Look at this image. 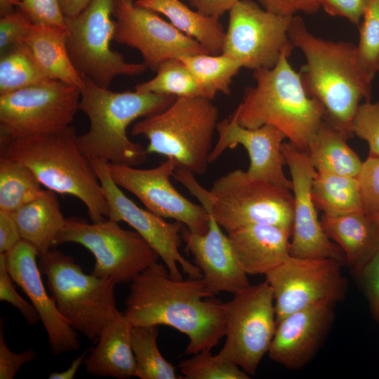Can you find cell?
<instances>
[{"mask_svg":"<svg viewBox=\"0 0 379 379\" xmlns=\"http://www.w3.org/2000/svg\"><path fill=\"white\" fill-rule=\"evenodd\" d=\"M124 315L132 326H171L185 334L186 354L211 350L225 333L223 302L202 278L175 279L155 262L131 282Z\"/></svg>","mask_w":379,"mask_h":379,"instance_id":"cell-1","label":"cell"},{"mask_svg":"<svg viewBox=\"0 0 379 379\" xmlns=\"http://www.w3.org/2000/svg\"><path fill=\"white\" fill-rule=\"evenodd\" d=\"M288 36L304 54L299 72L307 95L323 107L324 119L347 138L361 101H371L372 85L361 73L355 56L356 45L324 39L311 33L298 15L291 20Z\"/></svg>","mask_w":379,"mask_h":379,"instance_id":"cell-2","label":"cell"},{"mask_svg":"<svg viewBox=\"0 0 379 379\" xmlns=\"http://www.w3.org/2000/svg\"><path fill=\"white\" fill-rule=\"evenodd\" d=\"M177 97L136 91L114 92L84 79L79 109L88 118V131L77 136V144L89 160L137 166L147 151L131 140L127 128L135 120L161 112Z\"/></svg>","mask_w":379,"mask_h":379,"instance_id":"cell-3","label":"cell"},{"mask_svg":"<svg viewBox=\"0 0 379 379\" xmlns=\"http://www.w3.org/2000/svg\"><path fill=\"white\" fill-rule=\"evenodd\" d=\"M77 136L70 125L52 133L1 138V157L27 166L48 190L77 197L92 222H100L107 218L108 204L90 160L78 146Z\"/></svg>","mask_w":379,"mask_h":379,"instance_id":"cell-4","label":"cell"},{"mask_svg":"<svg viewBox=\"0 0 379 379\" xmlns=\"http://www.w3.org/2000/svg\"><path fill=\"white\" fill-rule=\"evenodd\" d=\"M289 57L283 54L273 68L253 70L255 85L246 88L235 112L242 126H274L289 142L306 152L325 112L318 101L306 93L300 73L289 63Z\"/></svg>","mask_w":379,"mask_h":379,"instance_id":"cell-5","label":"cell"},{"mask_svg":"<svg viewBox=\"0 0 379 379\" xmlns=\"http://www.w3.org/2000/svg\"><path fill=\"white\" fill-rule=\"evenodd\" d=\"M219 110L205 97H177L165 109L144 117L131 134L148 140L147 154L172 159L194 175L207 171Z\"/></svg>","mask_w":379,"mask_h":379,"instance_id":"cell-6","label":"cell"},{"mask_svg":"<svg viewBox=\"0 0 379 379\" xmlns=\"http://www.w3.org/2000/svg\"><path fill=\"white\" fill-rule=\"evenodd\" d=\"M39 258L41 273L56 306L69 325L91 340L120 312L112 279L86 274L74 259L51 248Z\"/></svg>","mask_w":379,"mask_h":379,"instance_id":"cell-7","label":"cell"},{"mask_svg":"<svg viewBox=\"0 0 379 379\" xmlns=\"http://www.w3.org/2000/svg\"><path fill=\"white\" fill-rule=\"evenodd\" d=\"M227 233L251 225H272L292 233L293 195L291 190L236 169L217 178L199 199Z\"/></svg>","mask_w":379,"mask_h":379,"instance_id":"cell-8","label":"cell"},{"mask_svg":"<svg viewBox=\"0 0 379 379\" xmlns=\"http://www.w3.org/2000/svg\"><path fill=\"white\" fill-rule=\"evenodd\" d=\"M114 2L91 0L78 15L65 18L67 47L74 67L84 79L105 88L117 76H136L147 68L144 63L126 62L112 50Z\"/></svg>","mask_w":379,"mask_h":379,"instance_id":"cell-9","label":"cell"},{"mask_svg":"<svg viewBox=\"0 0 379 379\" xmlns=\"http://www.w3.org/2000/svg\"><path fill=\"white\" fill-rule=\"evenodd\" d=\"M223 308L225 341L217 355L255 375L277 327L272 290L266 281L250 285L223 302Z\"/></svg>","mask_w":379,"mask_h":379,"instance_id":"cell-10","label":"cell"},{"mask_svg":"<svg viewBox=\"0 0 379 379\" xmlns=\"http://www.w3.org/2000/svg\"><path fill=\"white\" fill-rule=\"evenodd\" d=\"M62 243L78 244L90 251L95 259L91 274L112 279L116 284L131 282L159 258L138 232L109 219L88 223L66 218L55 244Z\"/></svg>","mask_w":379,"mask_h":379,"instance_id":"cell-11","label":"cell"},{"mask_svg":"<svg viewBox=\"0 0 379 379\" xmlns=\"http://www.w3.org/2000/svg\"><path fill=\"white\" fill-rule=\"evenodd\" d=\"M81 90L50 79L0 95L1 138L15 139L60 131L79 110Z\"/></svg>","mask_w":379,"mask_h":379,"instance_id":"cell-12","label":"cell"},{"mask_svg":"<svg viewBox=\"0 0 379 379\" xmlns=\"http://www.w3.org/2000/svg\"><path fill=\"white\" fill-rule=\"evenodd\" d=\"M293 16L273 13L253 0H239L229 11L222 53L253 70L273 68L283 54L292 53L288 29Z\"/></svg>","mask_w":379,"mask_h":379,"instance_id":"cell-13","label":"cell"},{"mask_svg":"<svg viewBox=\"0 0 379 379\" xmlns=\"http://www.w3.org/2000/svg\"><path fill=\"white\" fill-rule=\"evenodd\" d=\"M342 265L324 258L290 257L267 273L274 295L277 324L285 317L315 304L335 305L347 292Z\"/></svg>","mask_w":379,"mask_h":379,"instance_id":"cell-14","label":"cell"},{"mask_svg":"<svg viewBox=\"0 0 379 379\" xmlns=\"http://www.w3.org/2000/svg\"><path fill=\"white\" fill-rule=\"evenodd\" d=\"M102 187L108 204L107 219L125 222L138 232L156 251L171 277L183 279L178 266L191 278H201L199 268L186 260L180 252L183 225L178 221L168 222L155 213L143 209L127 197L112 180L107 163L90 160Z\"/></svg>","mask_w":379,"mask_h":379,"instance_id":"cell-15","label":"cell"},{"mask_svg":"<svg viewBox=\"0 0 379 379\" xmlns=\"http://www.w3.org/2000/svg\"><path fill=\"white\" fill-rule=\"evenodd\" d=\"M114 41L137 49L144 64L157 72L166 61L181 56L210 54L196 40L185 34L157 13L128 0H115Z\"/></svg>","mask_w":379,"mask_h":379,"instance_id":"cell-16","label":"cell"},{"mask_svg":"<svg viewBox=\"0 0 379 379\" xmlns=\"http://www.w3.org/2000/svg\"><path fill=\"white\" fill-rule=\"evenodd\" d=\"M114 182L134 194L146 209L166 219L181 222L191 232L204 234L209 225V213L179 193L170 181L177 168L172 159L157 167L141 169L135 166L107 164Z\"/></svg>","mask_w":379,"mask_h":379,"instance_id":"cell-17","label":"cell"},{"mask_svg":"<svg viewBox=\"0 0 379 379\" xmlns=\"http://www.w3.org/2000/svg\"><path fill=\"white\" fill-rule=\"evenodd\" d=\"M281 152L290 171L294 199L290 255L330 258L346 264L345 254L327 236L318 216L312 192L316 170L307 154L291 142H283Z\"/></svg>","mask_w":379,"mask_h":379,"instance_id":"cell-18","label":"cell"},{"mask_svg":"<svg viewBox=\"0 0 379 379\" xmlns=\"http://www.w3.org/2000/svg\"><path fill=\"white\" fill-rule=\"evenodd\" d=\"M5 253L8 271L36 310L52 353L59 355L79 350L78 332L62 316L43 284L36 248L21 239Z\"/></svg>","mask_w":379,"mask_h":379,"instance_id":"cell-19","label":"cell"},{"mask_svg":"<svg viewBox=\"0 0 379 379\" xmlns=\"http://www.w3.org/2000/svg\"><path fill=\"white\" fill-rule=\"evenodd\" d=\"M218 140L213 146L208 161L214 162L227 149L237 145L247 151L250 165L246 171L252 177L292 190V182L285 175V164L281 146L286 135L277 127L265 124L248 128L239 124L236 112L218 121L216 126Z\"/></svg>","mask_w":379,"mask_h":379,"instance_id":"cell-20","label":"cell"},{"mask_svg":"<svg viewBox=\"0 0 379 379\" xmlns=\"http://www.w3.org/2000/svg\"><path fill=\"white\" fill-rule=\"evenodd\" d=\"M334 305L315 304L280 320L267 353L270 358L291 370L300 369L309 364L330 330Z\"/></svg>","mask_w":379,"mask_h":379,"instance_id":"cell-21","label":"cell"},{"mask_svg":"<svg viewBox=\"0 0 379 379\" xmlns=\"http://www.w3.org/2000/svg\"><path fill=\"white\" fill-rule=\"evenodd\" d=\"M182 237L208 290L213 295L220 292L234 295L250 286L248 274L239 263L228 236L211 213L205 234L193 233L183 227Z\"/></svg>","mask_w":379,"mask_h":379,"instance_id":"cell-22","label":"cell"},{"mask_svg":"<svg viewBox=\"0 0 379 379\" xmlns=\"http://www.w3.org/2000/svg\"><path fill=\"white\" fill-rule=\"evenodd\" d=\"M227 236L239 263L248 275H265L291 255V233L276 225H248Z\"/></svg>","mask_w":379,"mask_h":379,"instance_id":"cell-23","label":"cell"},{"mask_svg":"<svg viewBox=\"0 0 379 379\" xmlns=\"http://www.w3.org/2000/svg\"><path fill=\"white\" fill-rule=\"evenodd\" d=\"M132 327L124 314L120 312L102 331L95 346L88 352L84 361L86 373L94 376L121 379L135 377Z\"/></svg>","mask_w":379,"mask_h":379,"instance_id":"cell-24","label":"cell"},{"mask_svg":"<svg viewBox=\"0 0 379 379\" xmlns=\"http://www.w3.org/2000/svg\"><path fill=\"white\" fill-rule=\"evenodd\" d=\"M323 229L343 251L347 265L356 274L379 248V231L364 211L339 216L322 215Z\"/></svg>","mask_w":379,"mask_h":379,"instance_id":"cell-25","label":"cell"},{"mask_svg":"<svg viewBox=\"0 0 379 379\" xmlns=\"http://www.w3.org/2000/svg\"><path fill=\"white\" fill-rule=\"evenodd\" d=\"M23 44L49 79L81 90L84 79L70 60L65 29L31 24Z\"/></svg>","mask_w":379,"mask_h":379,"instance_id":"cell-26","label":"cell"},{"mask_svg":"<svg viewBox=\"0 0 379 379\" xmlns=\"http://www.w3.org/2000/svg\"><path fill=\"white\" fill-rule=\"evenodd\" d=\"M12 213L22 239L36 248L39 257L55 245L66 221L55 192L49 190Z\"/></svg>","mask_w":379,"mask_h":379,"instance_id":"cell-27","label":"cell"},{"mask_svg":"<svg viewBox=\"0 0 379 379\" xmlns=\"http://www.w3.org/2000/svg\"><path fill=\"white\" fill-rule=\"evenodd\" d=\"M134 4L164 15L175 27L196 40L210 54L222 53L225 31L219 18L190 8L180 0H138Z\"/></svg>","mask_w":379,"mask_h":379,"instance_id":"cell-28","label":"cell"},{"mask_svg":"<svg viewBox=\"0 0 379 379\" xmlns=\"http://www.w3.org/2000/svg\"><path fill=\"white\" fill-rule=\"evenodd\" d=\"M347 139L324 119L305 152L316 171L357 177L363 161L347 145Z\"/></svg>","mask_w":379,"mask_h":379,"instance_id":"cell-29","label":"cell"},{"mask_svg":"<svg viewBox=\"0 0 379 379\" xmlns=\"http://www.w3.org/2000/svg\"><path fill=\"white\" fill-rule=\"evenodd\" d=\"M312 197L324 215L339 216L364 211L357 178L316 171Z\"/></svg>","mask_w":379,"mask_h":379,"instance_id":"cell-30","label":"cell"},{"mask_svg":"<svg viewBox=\"0 0 379 379\" xmlns=\"http://www.w3.org/2000/svg\"><path fill=\"white\" fill-rule=\"evenodd\" d=\"M179 59L195 77L206 97L211 100L218 93L230 95L232 79L244 67L241 61L222 53L187 55Z\"/></svg>","mask_w":379,"mask_h":379,"instance_id":"cell-31","label":"cell"},{"mask_svg":"<svg viewBox=\"0 0 379 379\" xmlns=\"http://www.w3.org/2000/svg\"><path fill=\"white\" fill-rule=\"evenodd\" d=\"M27 166L0 157V210L14 211L39 197L44 191Z\"/></svg>","mask_w":379,"mask_h":379,"instance_id":"cell-32","label":"cell"},{"mask_svg":"<svg viewBox=\"0 0 379 379\" xmlns=\"http://www.w3.org/2000/svg\"><path fill=\"white\" fill-rule=\"evenodd\" d=\"M158 326H133L132 348L136 375L140 379H179L175 368L160 352L157 345Z\"/></svg>","mask_w":379,"mask_h":379,"instance_id":"cell-33","label":"cell"},{"mask_svg":"<svg viewBox=\"0 0 379 379\" xmlns=\"http://www.w3.org/2000/svg\"><path fill=\"white\" fill-rule=\"evenodd\" d=\"M50 79L23 43L1 55L0 95Z\"/></svg>","mask_w":379,"mask_h":379,"instance_id":"cell-34","label":"cell"},{"mask_svg":"<svg viewBox=\"0 0 379 379\" xmlns=\"http://www.w3.org/2000/svg\"><path fill=\"white\" fill-rule=\"evenodd\" d=\"M156 72L152 79L136 85L135 91L175 97L206 98L200 84L179 58L166 61Z\"/></svg>","mask_w":379,"mask_h":379,"instance_id":"cell-35","label":"cell"},{"mask_svg":"<svg viewBox=\"0 0 379 379\" xmlns=\"http://www.w3.org/2000/svg\"><path fill=\"white\" fill-rule=\"evenodd\" d=\"M358 27L356 60L365 79L372 84L379 72V0H368Z\"/></svg>","mask_w":379,"mask_h":379,"instance_id":"cell-36","label":"cell"},{"mask_svg":"<svg viewBox=\"0 0 379 379\" xmlns=\"http://www.w3.org/2000/svg\"><path fill=\"white\" fill-rule=\"evenodd\" d=\"M185 379H249L250 375L237 365L213 355L211 350L201 351L179 364Z\"/></svg>","mask_w":379,"mask_h":379,"instance_id":"cell-37","label":"cell"},{"mask_svg":"<svg viewBox=\"0 0 379 379\" xmlns=\"http://www.w3.org/2000/svg\"><path fill=\"white\" fill-rule=\"evenodd\" d=\"M352 132L367 142L369 156L379 157V100L360 104L353 119Z\"/></svg>","mask_w":379,"mask_h":379,"instance_id":"cell-38","label":"cell"},{"mask_svg":"<svg viewBox=\"0 0 379 379\" xmlns=\"http://www.w3.org/2000/svg\"><path fill=\"white\" fill-rule=\"evenodd\" d=\"M16 9L32 25L65 29V17L59 0H16Z\"/></svg>","mask_w":379,"mask_h":379,"instance_id":"cell-39","label":"cell"},{"mask_svg":"<svg viewBox=\"0 0 379 379\" xmlns=\"http://www.w3.org/2000/svg\"><path fill=\"white\" fill-rule=\"evenodd\" d=\"M357 178L364 211L373 218L379 213V157L368 155Z\"/></svg>","mask_w":379,"mask_h":379,"instance_id":"cell-40","label":"cell"},{"mask_svg":"<svg viewBox=\"0 0 379 379\" xmlns=\"http://www.w3.org/2000/svg\"><path fill=\"white\" fill-rule=\"evenodd\" d=\"M14 283L7 269L6 253H0V300L16 307L26 321L34 326L40 321L39 316L32 303L19 295Z\"/></svg>","mask_w":379,"mask_h":379,"instance_id":"cell-41","label":"cell"},{"mask_svg":"<svg viewBox=\"0 0 379 379\" xmlns=\"http://www.w3.org/2000/svg\"><path fill=\"white\" fill-rule=\"evenodd\" d=\"M31 24L28 18L16 8L1 17V55L23 43V39Z\"/></svg>","mask_w":379,"mask_h":379,"instance_id":"cell-42","label":"cell"},{"mask_svg":"<svg viewBox=\"0 0 379 379\" xmlns=\"http://www.w3.org/2000/svg\"><path fill=\"white\" fill-rule=\"evenodd\" d=\"M355 275L359 280L371 314L379 324V248Z\"/></svg>","mask_w":379,"mask_h":379,"instance_id":"cell-43","label":"cell"},{"mask_svg":"<svg viewBox=\"0 0 379 379\" xmlns=\"http://www.w3.org/2000/svg\"><path fill=\"white\" fill-rule=\"evenodd\" d=\"M36 352L28 349L20 353L12 352L7 346L4 332V324L0 329V379H13L20 368L33 361Z\"/></svg>","mask_w":379,"mask_h":379,"instance_id":"cell-44","label":"cell"},{"mask_svg":"<svg viewBox=\"0 0 379 379\" xmlns=\"http://www.w3.org/2000/svg\"><path fill=\"white\" fill-rule=\"evenodd\" d=\"M320 8L333 17H341L359 26L368 0H317Z\"/></svg>","mask_w":379,"mask_h":379,"instance_id":"cell-45","label":"cell"},{"mask_svg":"<svg viewBox=\"0 0 379 379\" xmlns=\"http://www.w3.org/2000/svg\"><path fill=\"white\" fill-rule=\"evenodd\" d=\"M265 9L273 13L293 16L298 12L314 14L320 6L317 0H257Z\"/></svg>","mask_w":379,"mask_h":379,"instance_id":"cell-46","label":"cell"},{"mask_svg":"<svg viewBox=\"0 0 379 379\" xmlns=\"http://www.w3.org/2000/svg\"><path fill=\"white\" fill-rule=\"evenodd\" d=\"M21 239L13 213L0 210V253H6Z\"/></svg>","mask_w":379,"mask_h":379,"instance_id":"cell-47","label":"cell"},{"mask_svg":"<svg viewBox=\"0 0 379 379\" xmlns=\"http://www.w3.org/2000/svg\"><path fill=\"white\" fill-rule=\"evenodd\" d=\"M189 5L201 13L219 18L224 15L239 0H185Z\"/></svg>","mask_w":379,"mask_h":379,"instance_id":"cell-48","label":"cell"},{"mask_svg":"<svg viewBox=\"0 0 379 379\" xmlns=\"http://www.w3.org/2000/svg\"><path fill=\"white\" fill-rule=\"evenodd\" d=\"M88 351L83 352L81 355L75 358L71 363V365L66 370L60 372L51 373L49 379H72L75 377L77 372L82 364H84L85 357Z\"/></svg>","mask_w":379,"mask_h":379,"instance_id":"cell-49","label":"cell"},{"mask_svg":"<svg viewBox=\"0 0 379 379\" xmlns=\"http://www.w3.org/2000/svg\"><path fill=\"white\" fill-rule=\"evenodd\" d=\"M91 0H59L65 18L74 17L81 12Z\"/></svg>","mask_w":379,"mask_h":379,"instance_id":"cell-50","label":"cell"},{"mask_svg":"<svg viewBox=\"0 0 379 379\" xmlns=\"http://www.w3.org/2000/svg\"><path fill=\"white\" fill-rule=\"evenodd\" d=\"M16 0H0L1 16L14 11Z\"/></svg>","mask_w":379,"mask_h":379,"instance_id":"cell-51","label":"cell"},{"mask_svg":"<svg viewBox=\"0 0 379 379\" xmlns=\"http://www.w3.org/2000/svg\"><path fill=\"white\" fill-rule=\"evenodd\" d=\"M378 227V230L379 231V213L376 215L375 217L372 218Z\"/></svg>","mask_w":379,"mask_h":379,"instance_id":"cell-52","label":"cell"},{"mask_svg":"<svg viewBox=\"0 0 379 379\" xmlns=\"http://www.w3.org/2000/svg\"><path fill=\"white\" fill-rule=\"evenodd\" d=\"M128 1L131 2V3H135V1H137L138 0H128Z\"/></svg>","mask_w":379,"mask_h":379,"instance_id":"cell-53","label":"cell"}]
</instances>
